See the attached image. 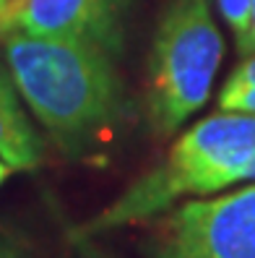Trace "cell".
I'll list each match as a JSON object with an SVG mask.
<instances>
[{
    "label": "cell",
    "instance_id": "1",
    "mask_svg": "<svg viewBox=\"0 0 255 258\" xmlns=\"http://www.w3.org/2000/svg\"><path fill=\"white\" fill-rule=\"evenodd\" d=\"M3 55L24 104L65 154L81 157L125 120V86L107 50L13 29Z\"/></svg>",
    "mask_w": 255,
    "mask_h": 258
},
{
    "label": "cell",
    "instance_id": "2",
    "mask_svg": "<svg viewBox=\"0 0 255 258\" xmlns=\"http://www.w3.org/2000/svg\"><path fill=\"white\" fill-rule=\"evenodd\" d=\"M252 159L255 115L219 110L188 128L159 164L133 180L112 204L81 227L76 237H97L141 224L167 214L188 199H203L245 183Z\"/></svg>",
    "mask_w": 255,
    "mask_h": 258
},
{
    "label": "cell",
    "instance_id": "3",
    "mask_svg": "<svg viewBox=\"0 0 255 258\" xmlns=\"http://www.w3.org/2000/svg\"><path fill=\"white\" fill-rule=\"evenodd\" d=\"M224 57V37L208 0H167L148 52L146 115L156 136H172L208 102Z\"/></svg>",
    "mask_w": 255,
    "mask_h": 258
},
{
    "label": "cell",
    "instance_id": "4",
    "mask_svg": "<svg viewBox=\"0 0 255 258\" xmlns=\"http://www.w3.org/2000/svg\"><path fill=\"white\" fill-rule=\"evenodd\" d=\"M148 258H255V180L161 214Z\"/></svg>",
    "mask_w": 255,
    "mask_h": 258
},
{
    "label": "cell",
    "instance_id": "5",
    "mask_svg": "<svg viewBox=\"0 0 255 258\" xmlns=\"http://www.w3.org/2000/svg\"><path fill=\"white\" fill-rule=\"evenodd\" d=\"M128 8L130 0H13L8 32L76 39L120 55Z\"/></svg>",
    "mask_w": 255,
    "mask_h": 258
},
{
    "label": "cell",
    "instance_id": "6",
    "mask_svg": "<svg viewBox=\"0 0 255 258\" xmlns=\"http://www.w3.org/2000/svg\"><path fill=\"white\" fill-rule=\"evenodd\" d=\"M21 102L8 68L0 66V159L19 172H32L42 164L44 149Z\"/></svg>",
    "mask_w": 255,
    "mask_h": 258
},
{
    "label": "cell",
    "instance_id": "7",
    "mask_svg": "<svg viewBox=\"0 0 255 258\" xmlns=\"http://www.w3.org/2000/svg\"><path fill=\"white\" fill-rule=\"evenodd\" d=\"M219 110L237 115H255V55H245L229 73L219 92Z\"/></svg>",
    "mask_w": 255,
    "mask_h": 258
},
{
    "label": "cell",
    "instance_id": "8",
    "mask_svg": "<svg viewBox=\"0 0 255 258\" xmlns=\"http://www.w3.org/2000/svg\"><path fill=\"white\" fill-rule=\"evenodd\" d=\"M219 3V11L224 21L229 24L234 39H239L245 32H247V24H250V6L252 0H216Z\"/></svg>",
    "mask_w": 255,
    "mask_h": 258
},
{
    "label": "cell",
    "instance_id": "9",
    "mask_svg": "<svg viewBox=\"0 0 255 258\" xmlns=\"http://www.w3.org/2000/svg\"><path fill=\"white\" fill-rule=\"evenodd\" d=\"M237 47H239V55H255V0L250 6V24H247V32L237 39Z\"/></svg>",
    "mask_w": 255,
    "mask_h": 258
},
{
    "label": "cell",
    "instance_id": "10",
    "mask_svg": "<svg viewBox=\"0 0 255 258\" xmlns=\"http://www.w3.org/2000/svg\"><path fill=\"white\" fill-rule=\"evenodd\" d=\"M0 258H24V255L13 248L6 237H0Z\"/></svg>",
    "mask_w": 255,
    "mask_h": 258
},
{
    "label": "cell",
    "instance_id": "11",
    "mask_svg": "<svg viewBox=\"0 0 255 258\" xmlns=\"http://www.w3.org/2000/svg\"><path fill=\"white\" fill-rule=\"evenodd\" d=\"M11 172H16V170H13V167H11L6 159H0V188H3V183L11 177Z\"/></svg>",
    "mask_w": 255,
    "mask_h": 258
},
{
    "label": "cell",
    "instance_id": "12",
    "mask_svg": "<svg viewBox=\"0 0 255 258\" xmlns=\"http://www.w3.org/2000/svg\"><path fill=\"white\" fill-rule=\"evenodd\" d=\"M0 24H3V29L8 32V3L6 0H0Z\"/></svg>",
    "mask_w": 255,
    "mask_h": 258
},
{
    "label": "cell",
    "instance_id": "13",
    "mask_svg": "<svg viewBox=\"0 0 255 258\" xmlns=\"http://www.w3.org/2000/svg\"><path fill=\"white\" fill-rule=\"evenodd\" d=\"M250 180H255V159H252V164L247 167V175H245V183H250Z\"/></svg>",
    "mask_w": 255,
    "mask_h": 258
},
{
    "label": "cell",
    "instance_id": "14",
    "mask_svg": "<svg viewBox=\"0 0 255 258\" xmlns=\"http://www.w3.org/2000/svg\"><path fill=\"white\" fill-rule=\"evenodd\" d=\"M6 34V29H3V24H0V37H3Z\"/></svg>",
    "mask_w": 255,
    "mask_h": 258
},
{
    "label": "cell",
    "instance_id": "15",
    "mask_svg": "<svg viewBox=\"0 0 255 258\" xmlns=\"http://www.w3.org/2000/svg\"><path fill=\"white\" fill-rule=\"evenodd\" d=\"M6 3H8V11H11V3H13V0H6Z\"/></svg>",
    "mask_w": 255,
    "mask_h": 258
},
{
    "label": "cell",
    "instance_id": "16",
    "mask_svg": "<svg viewBox=\"0 0 255 258\" xmlns=\"http://www.w3.org/2000/svg\"><path fill=\"white\" fill-rule=\"evenodd\" d=\"M89 258H102V255H97V253H94V255H89Z\"/></svg>",
    "mask_w": 255,
    "mask_h": 258
}]
</instances>
